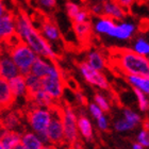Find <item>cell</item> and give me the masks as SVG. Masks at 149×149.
I'll return each mask as SVG.
<instances>
[{
    "label": "cell",
    "mask_w": 149,
    "mask_h": 149,
    "mask_svg": "<svg viewBox=\"0 0 149 149\" xmlns=\"http://www.w3.org/2000/svg\"><path fill=\"white\" fill-rule=\"evenodd\" d=\"M20 125H22V117L18 112L9 111L0 117V126L9 130L18 131Z\"/></svg>",
    "instance_id": "obj_22"
},
{
    "label": "cell",
    "mask_w": 149,
    "mask_h": 149,
    "mask_svg": "<svg viewBox=\"0 0 149 149\" xmlns=\"http://www.w3.org/2000/svg\"><path fill=\"white\" fill-rule=\"evenodd\" d=\"M20 133L19 131L9 130L0 126V141L2 145L8 149H12L20 143Z\"/></svg>",
    "instance_id": "obj_20"
},
{
    "label": "cell",
    "mask_w": 149,
    "mask_h": 149,
    "mask_svg": "<svg viewBox=\"0 0 149 149\" xmlns=\"http://www.w3.org/2000/svg\"><path fill=\"white\" fill-rule=\"evenodd\" d=\"M91 18V14L88 13L87 9H82L79 11V12L74 16V18L72 19L74 24H79V22H90Z\"/></svg>",
    "instance_id": "obj_34"
},
{
    "label": "cell",
    "mask_w": 149,
    "mask_h": 149,
    "mask_svg": "<svg viewBox=\"0 0 149 149\" xmlns=\"http://www.w3.org/2000/svg\"><path fill=\"white\" fill-rule=\"evenodd\" d=\"M134 91V95H135V98H136V102L137 107H139V110L142 113H146L148 111L149 108V99H148V95L143 92H141L139 90H133Z\"/></svg>",
    "instance_id": "obj_29"
},
{
    "label": "cell",
    "mask_w": 149,
    "mask_h": 149,
    "mask_svg": "<svg viewBox=\"0 0 149 149\" xmlns=\"http://www.w3.org/2000/svg\"><path fill=\"white\" fill-rule=\"evenodd\" d=\"M43 149H63V147L56 146V145H53V144H45Z\"/></svg>",
    "instance_id": "obj_42"
},
{
    "label": "cell",
    "mask_w": 149,
    "mask_h": 149,
    "mask_svg": "<svg viewBox=\"0 0 149 149\" xmlns=\"http://www.w3.org/2000/svg\"><path fill=\"white\" fill-rule=\"evenodd\" d=\"M15 97L13 95L9 81L0 78V112L9 110L15 102Z\"/></svg>",
    "instance_id": "obj_14"
},
{
    "label": "cell",
    "mask_w": 149,
    "mask_h": 149,
    "mask_svg": "<svg viewBox=\"0 0 149 149\" xmlns=\"http://www.w3.org/2000/svg\"><path fill=\"white\" fill-rule=\"evenodd\" d=\"M95 120H96V127L98 128V130L103 131V132L109 130L110 121H109V118H108V116L106 115V113H104V114H102L101 116H99L98 118H96Z\"/></svg>",
    "instance_id": "obj_35"
},
{
    "label": "cell",
    "mask_w": 149,
    "mask_h": 149,
    "mask_svg": "<svg viewBox=\"0 0 149 149\" xmlns=\"http://www.w3.org/2000/svg\"><path fill=\"white\" fill-rule=\"evenodd\" d=\"M74 100L79 104H85V97H84V95L80 91H76L74 92Z\"/></svg>",
    "instance_id": "obj_40"
},
{
    "label": "cell",
    "mask_w": 149,
    "mask_h": 149,
    "mask_svg": "<svg viewBox=\"0 0 149 149\" xmlns=\"http://www.w3.org/2000/svg\"><path fill=\"white\" fill-rule=\"evenodd\" d=\"M53 116L51 118L49 126L46 130L47 144H53L56 146H65V139H64V129H63L62 119H61V111L56 107L52 108Z\"/></svg>",
    "instance_id": "obj_7"
},
{
    "label": "cell",
    "mask_w": 149,
    "mask_h": 149,
    "mask_svg": "<svg viewBox=\"0 0 149 149\" xmlns=\"http://www.w3.org/2000/svg\"><path fill=\"white\" fill-rule=\"evenodd\" d=\"M28 99L31 101L32 106L33 107H40V108H48L51 109L54 107V101L51 99V97L48 94L40 88L37 92L33 93L32 95L28 97Z\"/></svg>",
    "instance_id": "obj_21"
},
{
    "label": "cell",
    "mask_w": 149,
    "mask_h": 149,
    "mask_svg": "<svg viewBox=\"0 0 149 149\" xmlns=\"http://www.w3.org/2000/svg\"><path fill=\"white\" fill-rule=\"evenodd\" d=\"M81 9H82V6H81L80 4H78V3H76V2H72V1H68V2H66V4H65L66 14H67V16H68L70 19L74 18V16L76 15Z\"/></svg>",
    "instance_id": "obj_33"
},
{
    "label": "cell",
    "mask_w": 149,
    "mask_h": 149,
    "mask_svg": "<svg viewBox=\"0 0 149 149\" xmlns=\"http://www.w3.org/2000/svg\"><path fill=\"white\" fill-rule=\"evenodd\" d=\"M38 31L42 34V36L51 45L54 46L56 44L61 42V32H60L59 27L56 25V22H53L52 20H50L48 18L43 19L40 24L38 27ZM54 49V48H53Z\"/></svg>",
    "instance_id": "obj_10"
},
{
    "label": "cell",
    "mask_w": 149,
    "mask_h": 149,
    "mask_svg": "<svg viewBox=\"0 0 149 149\" xmlns=\"http://www.w3.org/2000/svg\"><path fill=\"white\" fill-rule=\"evenodd\" d=\"M9 81L10 87L12 91L13 95L15 97V99H26L28 98V87L26 84V79L24 74H17L15 77L11 78Z\"/></svg>",
    "instance_id": "obj_16"
},
{
    "label": "cell",
    "mask_w": 149,
    "mask_h": 149,
    "mask_svg": "<svg viewBox=\"0 0 149 149\" xmlns=\"http://www.w3.org/2000/svg\"><path fill=\"white\" fill-rule=\"evenodd\" d=\"M78 68L82 78L90 85L97 87L98 90L101 91H108L110 88V82L108 78L106 77V74H103V72H99V70L90 67L85 61L79 63Z\"/></svg>",
    "instance_id": "obj_8"
},
{
    "label": "cell",
    "mask_w": 149,
    "mask_h": 149,
    "mask_svg": "<svg viewBox=\"0 0 149 149\" xmlns=\"http://www.w3.org/2000/svg\"><path fill=\"white\" fill-rule=\"evenodd\" d=\"M15 31L18 40L30 47L36 53L37 56L56 61V51L42 36L32 19L25 12H19L17 15H15Z\"/></svg>",
    "instance_id": "obj_1"
},
{
    "label": "cell",
    "mask_w": 149,
    "mask_h": 149,
    "mask_svg": "<svg viewBox=\"0 0 149 149\" xmlns=\"http://www.w3.org/2000/svg\"><path fill=\"white\" fill-rule=\"evenodd\" d=\"M61 111L63 129H64V139L67 146H72L79 141V133L77 128L78 114L70 106H64Z\"/></svg>",
    "instance_id": "obj_6"
},
{
    "label": "cell",
    "mask_w": 149,
    "mask_h": 149,
    "mask_svg": "<svg viewBox=\"0 0 149 149\" xmlns=\"http://www.w3.org/2000/svg\"><path fill=\"white\" fill-rule=\"evenodd\" d=\"M63 149H74V148L72 146H67L66 148H63Z\"/></svg>",
    "instance_id": "obj_47"
},
{
    "label": "cell",
    "mask_w": 149,
    "mask_h": 149,
    "mask_svg": "<svg viewBox=\"0 0 149 149\" xmlns=\"http://www.w3.org/2000/svg\"><path fill=\"white\" fill-rule=\"evenodd\" d=\"M15 35V15L8 12L0 17V43H6Z\"/></svg>",
    "instance_id": "obj_11"
},
{
    "label": "cell",
    "mask_w": 149,
    "mask_h": 149,
    "mask_svg": "<svg viewBox=\"0 0 149 149\" xmlns=\"http://www.w3.org/2000/svg\"><path fill=\"white\" fill-rule=\"evenodd\" d=\"M102 15L113 19L115 22H120L126 19L128 11L124 9L116 0H109L102 3Z\"/></svg>",
    "instance_id": "obj_13"
},
{
    "label": "cell",
    "mask_w": 149,
    "mask_h": 149,
    "mask_svg": "<svg viewBox=\"0 0 149 149\" xmlns=\"http://www.w3.org/2000/svg\"><path fill=\"white\" fill-rule=\"evenodd\" d=\"M85 62L90 67L99 70V72H103L107 68L106 56L101 51L97 49H92L87 52Z\"/></svg>",
    "instance_id": "obj_19"
},
{
    "label": "cell",
    "mask_w": 149,
    "mask_h": 149,
    "mask_svg": "<svg viewBox=\"0 0 149 149\" xmlns=\"http://www.w3.org/2000/svg\"><path fill=\"white\" fill-rule=\"evenodd\" d=\"M8 51L13 62L15 63L19 74L24 76L28 74L30 72L31 66L37 58L36 53L20 40L12 44Z\"/></svg>",
    "instance_id": "obj_4"
},
{
    "label": "cell",
    "mask_w": 149,
    "mask_h": 149,
    "mask_svg": "<svg viewBox=\"0 0 149 149\" xmlns=\"http://www.w3.org/2000/svg\"><path fill=\"white\" fill-rule=\"evenodd\" d=\"M25 79H26V84H27V87H28L29 96L42 88L40 78L36 77V76H34V74H32L31 72H29L28 74H26V76H25Z\"/></svg>",
    "instance_id": "obj_28"
},
{
    "label": "cell",
    "mask_w": 149,
    "mask_h": 149,
    "mask_svg": "<svg viewBox=\"0 0 149 149\" xmlns=\"http://www.w3.org/2000/svg\"><path fill=\"white\" fill-rule=\"evenodd\" d=\"M132 149H146V148H144L141 144H139L137 142H134L133 144H132Z\"/></svg>",
    "instance_id": "obj_43"
},
{
    "label": "cell",
    "mask_w": 149,
    "mask_h": 149,
    "mask_svg": "<svg viewBox=\"0 0 149 149\" xmlns=\"http://www.w3.org/2000/svg\"><path fill=\"white\" fill-rule=\"evenodd\" d=\"M123 118H125L128 123H130L134 127V129L137 128L139 126H141L142 123H143L142 115L139 112L134 111L132 109H129V108H125L123 110Z\"/></svg>",
    "instance_id": "obj_27"
},
{
    "label": "cell",
    "mask_w": 149,
    "mask_h": 149,
    "mask_svg": "<svg viewBox=\"0 0 149 149\" xmlns=\"http://www.w3.org/2000/svg\"><path fill=\"white\" fill-rule=\"evenodd\" d=\"M133 40V38H132ZM133 52L143 56H148L149 54V42L144 35H137L131 44L130 48Z\"/></svg>",
    "instance_id": "obj_25"
},
{
    "label": "cell",
    "mask_w": 149,
    "mask_h": 149,
    "mask_svg": "<svg viewBox=\"0 0 149 149\" xmlns=\"http://www.w3.org/2000/svg\"><path fill=\"white\" fill-rule=\"evenodd\" d=\"M88 3H104L109 0H86Z\"/></svg>",
    "instance_id": "obj_44"
},
{
    "label": "cell",
    "mask_w": 149,
    "mask_h": 149,
    "mask_svg": "<svg viewBox=\"0 0 149 149\" xmlns=\"http://www.w3.org/2000/svg\"><path fill=\"white\" fill-rule=\"evenodd\" d=\"M12 149H26V148H25V147H24V146H22V144L19 143L18 145H16V146L14 147V148H12Z\"/></svg>",
    "instance_id": "obj_45"
},
{
    "label": "cell",
    "mask_w": 149,
    "mask_h": 149,
    "mask_svg": "<svg viewBox=\"0 0 149 149\" xmlns=\"http://www.w3.org/2000/svg\"><path fill=\"white\" fill-rule=\"evenodd\" d=\"M9 12L8 11V9H6V4H4V2H3V0H0V17H2L4 14H6V13Z\"/></svg>",
    "instance_id": "obj_41"
},
{
    "label": "cell",
    "mask_w": 149,
    "mask_h": 149,
    "mask_svg": "<svg viewBox=\"0 0 149 149\" xmlns=\"http://www.w3.org/2000/svg\"><path fill=\"white\" fill-rule=\"evenodd\" d=\"M94 102L104 113H108L111 110V102H110L109 98L101 93H96L94 95Z\"/></svg>",
    "instance_id": "obj_31"
},
{
    "label": "cell",
    "mask_w": 149,
    "mask_h": 149,
    "mask_svg": "<svg viewBox=\"0 0 149 149\" xmlns=\"http://www.w3.org/2000/svg\"><path fill=\"white\" fill-rule=\"evenodd\" d=\"M42 88L46 92L51 99L56 102L62 98L65 88V81L63 76L62 69L56 64V61L52 62L48 74L40 79Z\"/></svg>",
    "instance_id": "obj_3"
},
{
    "label": "cell",
    "mask_w": 149,
    "mask_h": 149,
    "mask_svg": "<svg viewBox=\"0 0 149 149\" xmlns=\"http://www.w3.org/2000/svg\"><path fill=\"white\" fill-rule=\"evenodd\" d=\"M91 22H92V27H93V33L98 35H106V36L109 35L114 25L116 24L115 20L103 15L95 17V19Z\"/></svg>",
    "instance_id": "obj_17"
},
{
    "label": "cell",
    "mask_w": 149,
    "mask_h": 149,
    "mask_svg": "<svg viewBox=\"0 0 149 149\" xmlns=\"http://www.w3.org/2000/svg\"><path fill=\"white\" fill-rule=\"evenodd\" d=\"M77 128H78V133L83 140L91 142L94 140V127L93 123L87 117L85 114H79L77 117Z\"/></svg>",
    "instance_id": "obj_15"
},
{
    "label": "cell",
    "mask_w": 149,
    "mask_h": 149,
    "mask_svg": "<svg viewBox=\"0 0 149 149\" xmlns=\"http://www.w3.org/2000/svg\"><path fill=\"white\" fill-rule=\"evenodd\" d=\"M52 62L51 60L45 59V58H40V56H37L36 60L34 61L33 65L31 66V69H30V72L32 74H34L36 77L42 78L45 77L48 72H49L50 67L52 65Z\"/></svg>",
    "instance_id": "obj_24"
},
{
    "label": "cell",
    "mask_w": 149,
    "mask_h": 149,
    "mask_svg": "<svg viewBox=\"0 0 149 149\" xmlns=\"http://www.w3.org/2000/svg\"><path fill=\"white\" fill-rule=\"evenodd\" d=\"M87 109H88V112H90L91 116H92L94 119H96V118H98L99 116H101L102 114H104V112L100 109L99 107L97 106L95 102L88 103V106H87Z\"/></svg>",
    "instance_id": "obj_37"
},
{
    "label": "cell",
    "mask_w": 149,
    "mask_h": 149,
    "mask_svg": "<svg viewBox=\"0 0 149 149\" xmlns=\"http://www.w3.org/2000/svg\"><path fill=\"white\" fill-rule=\"evenodd\" d=\"M87 11L94 17L102 16V3H88Z\"/></svg>",
    "instance_id": "obj_36"
},
{
    "label": "cell",
    "mask_w": 149,
    "mask_h": 149,
    "mask_svg": "<svg viewBox=\"0 0 149 149\" xmlns=\"http://www.w3.org/2000/svg\"><path fill=\"white\" fill-rule=\"evenodd\" d=\"M74 32L80 40H88V38L93 34V27H92L91 20L74 24Z\"/></svg>",
    "instance_id": "obj_26"
},
{
    "label": "cell",
    "mask_w": 149,
    "mask_h": 149,
    "mask_svg": "<svg viewBox=\"0 0 149 149\" xmlns=\"http://www.w3.org/2000/svg\"><path fill=\"white\" fill-rule=\"evenodd\" d=\"M20 144L26 149H43L45 146V142L40 135L31 130H26L20 133Z\"/></svg>",
    "instance_id": "obj_18"
},
{
    "label": "cell",
    "mask_w": 149,
    "mask_h": 149,
    "mask_svg": "<svg viewBox=\"0 0 149 149\" xmlns=\"http://www.w3.org/2000/svg\"><path fill=\"white\" fill-rule=\"evenodd\" d=\"M0 149H8V148H6V147L3 146L2 143H1V141H0Z\"/></svg>",
    "instance_id": "obj_46"
},
{
    "label": "cell",
    "mask_w": 149,
    "mask_h": 149,
    "mask_svg": "<svg viewBox=\"0 0 149 149\" xmlns=\"http://www.w3.org/2000/svg\"><path fill=\"white\" fill-rule=\"evenodd\" d=\"M53 116V110L48 108L33 107L27 112V123L30 130L38 134L40 139L47 144L46 130Z\"/></svg>",
    "instance_id": "obj_5"
},
{
    "label": "cell",
    "mask_w": 149,
    "mask_h": 149,
    "mask_svg": "<svg viewBox=\"0 0 149 149\" xmlns=\"http://www.w3.org/2000/svg\"><path fill=\"white\" fill-rule=\"evenodd\" d=\"M126 79L133 90H139L147 95L149 94V77L140 74H126Z\"/></svg>",
    "instance_id": "obj_23"
},
{
    "label": "cell",
    "mask_w": 149,
    "mask_h": 149,
    "mask_svg": "<svg viewBox=\"0 0 149 149\" xmlns=\"http://www.w3.org/2000/svg\"><path fill=\"white\" fill-rule=\"evenodd\" d=\"M19 74V72L16 67L15 63L13 62L8 50L0 51V78L10 80L11 78Z\"/></svg>",
    "instance_id": "obj_12"
},
{
    "label": "cell",
    "mask_w": 149,
    "mask_h": 149,
    "mask_svg": "<svg viewBox=\"0 0 149 149\" xmlns=\"http://www.w3.org/2000/svg\"><path fill=\"white\" fill-rule=\"evenodd\" d=\"M1 49H2V44L0 43V51H1Z\"/></svg>",
    "instance_id": "obj_48"
},
{
    "label": "cell",
    "mask_w": 149,
    "mask_h": 149,
    "mask_svg": "<svg viewBox=\"0 0 149 149\" xmlns=\"http://www.w3.org/2000/svg\"><path fill=\"white\" fill-rule=\"evenodd\" d=\"M113 128L116 132H119V133H126V132H130V131L134 130L133 126L123 117L115 119L113 123Z\"/></svg>",
    "instance_id": "obj_30"
},
{
    "label": "cell",
    "mask_w": 149,
    "mask_h": 149,
    "mask_svg": "<svg viewBox=\"0 0 149 149\" xmlns=\"http://www.w3.org/2000/svg\"><path fill=\"white\" fill-rule=\"evenodd\" d=\"M119 4H120L124 9H126L127 11H129V10L132 8V6H133L134 3H135V1L136 0H116Z\"/></svg>",
    "instance_id": "obj_39"
},
{
    "label": "cell",
    "mask_w": 149,
    "mask_h": 149,
    "mask_svg": "<svg viewBox=\"0 0 149 149\" xmlns=\"http://www.w3.org/2000/svg\"><path fill=\"white\" fill-rule=\"evenodd\" d=\"M136 24L124 19L120 22H116L108 37L114 38L116 40H120V42H128V40H131L133 38L134 35L136 34Z\"/></svg>",
    "instance_id": "obj_9"
},
{
    "label": "cell",
    "mask_w": 149,
    "mask_h": 149,
    "mask_svg": "<svg viewBox=\"0 0 149 149\" xmlns=\"http://www.w3.org/2000/svg\"><path fill=\"white\" fill-rule=\"evenodd\" d=\"M139 144H141L144 148H148L149 147V132L148 129L146 128H142L136 134V141Z\"/></svg>",
    "instance_id": "obj_32"
},
{
    "label": "cell",
    "mask_w": 149,
    "mask_h": 149,
    "mask_svg": "<svg viewBox=\"0 0 149 149\" xmlns=\"http://www.w3.org/2000/svg\"><path fill=\"white\" fill-rule=\"evenodd\" d=\"M37 6L45 11H50L56 8V0H36Z\"/></svg>",
    "instance_id": "obj_38"
},
{
    "label": "cell",
    "mask_w": 149,
    "mask_h": 149,
    "mask_svg": "<svg viewBox=\"0 0 149 149\" xmlns=\"http://www.w3.org/2000/svg\"><path fill=\"white\" fill-rule=\"evenodd\" d=\"M117 65L125 74H140L149 77V60L131 49L120 50L117 54Z\"/></svg>",
    "instance_id": "obj_2"
}]
</instances>
